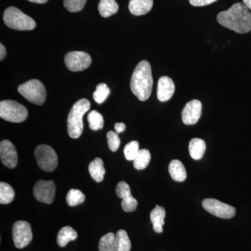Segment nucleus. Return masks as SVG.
<instances>
[{
	"label": "nucleus",
	"mask_w": 251,
	"mask_h": 251,
	"mask_svg": "<svg viewBox=\"0 0 251 251\" xmlns=\"http://www.w3.org/2000/svg\"><path fill=\"white\" fill-rule=\"evenodd\" d=\"M153 0H130L128 9L134 16H143L152 9Z\"/></svg>",
	"instance_id": "nucleus-15"
},
{
	"label": "nucleus",
	"mask_w": 251,
	"mask_h": 251,
	"mask_svg": "<svg viewBox=\"0 0 251 251\" xmlns=\"http://www.w3.org/2000/svg\"><path fill=\"white\" fill-rule=\"evenodd\" d=\"M202 113V103L200 100H191L186 104L182 112L181 118L185 125H196L200 120Z\"/></svg>",
	"instance_id": "nucleus-12"
},
{
	"label": "nucleus",
	"mask_w": 251,
	"mask_h": 251,
	"mask_svg": "<svg viewBox=\"0 0 251 251\" xmlns=\"http://www.w3.org/2000/svg\"><path fill=\"white\" fill-rule=\"evenodd\" d=\"M27 108L22 104L13 100L0 102V117L3 120L14 123H21L27 119Z\"/></svg>",
	"instance_id": "nucleus-6"
},
{
	"label": "nucleus",
	"mask_w": 251,
	"mask_h": 251,
	"mask_svg": "<svg viewBox=\"0 0 251 251\" xmlns=\"http://www.w3.org/2000/svg\"><path fill=\"white\" fill-rule=\"evenodd\" d=\"M18 92L24 98L36 105H43L46 99V91L40 80L33 79L18 87Z\"/></svg>",
	"instance_id": "nucleus-5"
},
{
	"label": "nucleus",
	"mask_w": 251,
	"mask_h": 251,
	"mask_svg": "<svg viewBox=\"0 0 251 251\" xmlns=\"http://www.w3.org/2000/svg\"><path fill=\"white\" fill-rule=\"evenodd\" d=\"M174 82L171 77L163 76L160 77L157 87V98L161 102L169 100L175 93Z\"/></svg>",
	"instance_id": "nucleus-14"
},
{
	"label": "nucleus",
	"mask_w": 251,
	"mask_h": 251,
	"mask_svg": "<svg viewBox=\"0 0 251 251\" xmlns=\"http://www.w3.org/2000/svg\"><path fill=\"white\" fill-rule=\"evenodd\" d=\"M116 193L117 196L119 198H122V199H123L126 196L131 195L129 185L125 182V181H120L117 184Z\"/></svg>",
	"instance_id": "nucleus-33"
},
{
	"label": "nucleus",
	"mask_w": 251,
	"mask_h": 251,
	"mask_svg": "<svg viewBox=\"0 0 251 251\" xmlns=\"http://www.w3.org/2000/svg\"><path fill=\"white\" fill-rule=\"evenodd\" d=\"M66 66L72 72H82L89 68L92 64L90 54L82 51L68 52L64 58Z\"/></svg>",
	"instance_id": "nucleus-9"
},
{
	"label": "nucleus",
	"mask_w": 251,
	"mask_h": 251,
	"mask_svg": "<svg viewBox=\"0 0 251 251\" xmlns=\"http://www.w3.org/2000/svg\"><path fill=\"white\" fill-rule=\"evenodd\" d=\"M31 226L27 221H16L13 226V239L18 249L27 247L32 240Z\"/></svg>",
	"instance_id": "nucleus-10"
},
{
	"label": "nucleus",
	"mask_w": 251,
	"mask_h": 251,
	"mask_svg": "<svg viewBox=\"0 0 251 251\" xmlns=\"http://www.w3.org/2000/svg\"><path fill=\"white\" fill-rule=\"evenodd\" d=\"M153 77L150 63L141 61L135 67L130 79V90L141 101L150 98L152 92Z\"/></svg>",
	"instance_id": "nucleus-2"
},
{
	"label": "nucleus",
	"mask_w": 251,
	"mask_h": 251,
	"mask_svg": "<svg viewBox=\"0 0 251 251\" xmlns=\"http://www.w3.org/2000/svg\"><path fill=\"white\" fill-rule=\"evenodd\" d=\"M244 4L251 11V0H243Z\"/></svg>",
	"instance_id": "nucleus-38"
},
{
	"label": "nucleus",
	"mask_w": 251,
	"mask_h": 251,
	"mask_svg": "<svg viewBox=\"0 0 251 251\" xmlns=\"http://www.w3.org/2000/svg\"><path fill=\"white\" fill-rule=\"evenodd\" d=\"M33 3H37V4H45L49 0H28Z\"/></svg>",
	"instance_id": "nucleus-37"
},
{
	"label": "nucleus",
	"mask_w": 251,
	"mask_h": 251,
	"mask_svg": "<svg viewBox=\"0 0 251 251\" xmlns=\"http://www.w3.org/2000/svg\"><path fill=\"white\" fill-rule=\"evenodd\" d=\"M217 21L221 25L239 34L251 31V10L244 3H236L227 11L219 13Z\"/></svg>",
	"instance_id": "nucleus-1"
},
{
	"label": "nucleus",
	"mask_w": 251,
	"mask_h": 251,
	"mask_svg": "<svg viewBox=\"0 0 251 251\" xmlns=\"http://www.w3.org/2000/svg\"><path fill=\"white\" fill-rule=\"evenodd\" d=\"M190 156L194 160H200L204 156L206 150V143L200 138H193L189 143Z\"/></svg>",
	"instance_id": "nucleus-18"
},
{
	"label": "nucleus",
	"mask_w": 251,
	"mask_h": 251,
	"mask_svg": "<svg viewBox=\"0 0 251 251\" xmlns=\"http://www.w3.org/2000/svg\"><path fill=\"white\" fill-rule=\"evenodd\" d=\"M115 129L117 133H122L126 129V125L124 123H116L115 125Z\"/></svg>",
	"instance_id": "nucleus-35"
},
{
	"label": "nucleus",
	"mask_w": 251,
	"mask_h": 251,
	"mask_svg": "<svg viewBox=\"0 0 251 251\" xmlns=\"http://www.w3.org/2000/svg\"><path fill=\"white\" fill-rule=\"evenodd\" d=\"M89 173L92 179L97 182H101L103 181L105 170L101 158H96L93 161L91 162L89 166Z\"/></svg>",
	"instance_id": "nucleus-19"
},
{
	"label": "nucleus",
	"mask_w": 251,
	"mask_h": 251,
	"mask_svg": "<svg viewBox=\"0 0 251 251\" xmlns=\"http://www.w3.org/2000/svg\"><path fill=\"white\" fill-rule=\"evenodd\" d=\"M166 210L161 206L156 205L151 211L150 219L153 225V229L157 233L163 232V226H164V219L166 217Z\"/></svg>",
	"instance_id": "nucleus-16"
},
{
	"label": "nucleus",
	"mask_w": 251,
	"mask_h": 251,
	"mask_svg": "<svg viewBox=\"0 0 251 251\" xmlns=\"http://www.w3.org/2000/svg\"><path fill=\"white\" fill-rule=\"evenodd\" d=\"M90 107V102L86 99H80L73 105L67 120L68 133L71 138L77 139L82 135L83 132L82 118Z\"/></svg>",
	"instance_id": "nucleus-3"
},
{
	"label": "nucleus",
	"mask_w": 251,
	"mask_h": 251,
	"mask_svg": "<svg viewBox=\"0 0 251 251\" xmlns=\"http://www.w3.org/2000/svg\"><path fill=\"white\" fill-rule=\"evenodd\" d=\"M217 0H189L190 4L194 6H204L212 4Z\"/></svg>",
	"instance_id": "nucleus-34"
},
{
	"label": "nucleus",
	"mask_w": 251,
	"mask_h": 251,
	"mask_svg": "<svg viewBox=\"0 0 251 251\" xmlns=\"http://www.w3.org/2000/svg\"><path fill=\"white\" fill-rule=\"evenodd\" d=\"M3 19L7 27L16 30H32L36 25L33 18L14 6H10L5 10Z\"/></svg>",
	"instance_id": "nucleus-4"
},
{
	"label": "nucleus",
	"mask_w": 251,
	"mask_h": 251,
	"mask_svg": "<svg viewBox=\"0 0 251 251\" xmlns=\"http://www.w3.org/2000/svg\"><path fill=\"white\" fill-rule=\"evenodd\" d=\"M77 237L76 231L70 226H66L59 230L57 235V244L60 247H65L68 243L75 240Z\"/></svg>",
	"instance_id": "nucleus-21"
},
{
	"label": "nucleus",
	"mask_w": 251,
	"mask_h": 251,
	"mask_svg": "<svg viewBox=\"0 0 251 251\" xmlns=\"http://www.w3.org/2000/svg\"><path fill=\"white\" fill-rule=\"evenodd\" d=\"M202 204L206 211L221 219H232L236 214V209L234 206L213 198L204 199Z\"/></svg>",
	"instance_id": "nucleus-8"
},
{
	"label": "nucleus",
	"mask_w": 251,
	"mask_h": 251,
	"mask_svg": "<svg viewBox=\"0 0 251 251\" xmlns=\"http://www.w3.org/2000/svg\"><path fill=\"white\" fill-rule=\"evenodd\" d=\"M87 0H64V6L69 12H78L85 7Z\"/></svg>",
	"instance_id": "nucleus-30"
},
{
	"label": "nucleus",
	"mask_w": 251,
	"mask_h": 251,
	"mask_svg": "<svg viewBox=\"0 0 251 251\" xmlns=\"http://www.w3.org/2000/svg\"><path fill=\"white\" fill-rule=\"evenodd\" d=\"M14 190L7 183H0V203L1 204H9L14 201Z\"/></svg>",
	"instance_id": "nucleus-24"
},
{
	"label": "nucleus",
	"mask_w": 251,
	"mask_h": 251,
	"mask_svg": "<svg viewBox=\"0 0 251 251\" xmlns=\"http://www.w3.org/2000/svg\"><path fill=\"white\" fill-rule=\"evenodd\" d=\"M110 89L108 85L105 83H100L97 85V90L94 92L93 97L94 100L97 103H103L110 94Z\"/></svg>",
	"instance_id": "nucleus-28"
},
{
	"label": "nucleus",
	"mask_w": 251,
	"mask_h": 251,
	"mask_svg": "<svg viewBox=\"0 0 251 251\" xmlns=\"http://www.w3.org/2000/svg\"><path fill=\"white\" fill-rule=\"evenodd\" d=\"M6 55V50L3 44H0V60H3Z\"/></svg>",
	"instance_id": "nucleus-36"
},
{
	"label": "nucleus",
	"mask_w": 251,
	"mask_h": 251,
	"mask_svg": "<svg viewBox=\"0 0 251 251\" xmlns=\"http://www.w3.org/2000/svg\"><path fill=\"white\" fill-rule=\"evenodd\" d=\"M55 184L52 181L39 180L34 188V196L39 202L51 204L55 196Z\"/></svg>",
	"instance_id": "nucleus-11"
},
{
	"label": "nucleus",
	"mask_w": 251,
	"mask_h": 251,
	"mask_svg": "<svg viewBox=\"0 0 251 251\" xmlns=\"http://www.w3.org/2000/svg\"><path fill=\"white\" fill-rule=\"evenodd\" d=\"M98 9L102 17L108 18L116 14L119 6L115 0H100Z\"/></svg>",
	"instance_id": "nucleus-20"
},
{
	"label": "nucleus",
	"mask_w": 251,
	"mask_h": 251,
	"mask_svg": "<svg viewBox=\"0 0 251 251\" xmlns=\"http://www.w3.org/2000/svg\"><path fill=\"white\" fill-rule=\"evenodd\" d=\"M0 158L1 163L7 168H16L18 164V153L13 143L7 140L0 143Z\"/></svg>",
	"instance_id": "nucleus-13"
},
{
	"label": "nucleus",
	"mask_w": 251,
	"mask_h": 251,
	"mask_svg": "<svg viewBox=\"0 0 251 251\" xmlns=\"http://www.w3.org/2000/svg\"><path fill=\"white\" fill-rule=\"evenodd\" d=\"M85 200V195L80 190L71 189L67 193L66 201L68 205L70 206H76L81 203L84 202Z\"/></svg>",
	"instance_id": "nucleus-27"
},
{
	"label": "nucleus",
	"mask_w": 251,
	"mask_h": 251,
	"mask_svg": "<svg viewBox=\"0 0 251 251\" xmlns=\"http://www.w3.org/2000/svg\"><path fill=\"white\" fill-rule=\"evenodd\" d=\"M138 201L131 195L126 196L122 199V207L126 212H132L136 209Z\"/></svg>",
	"instance_id": "nucleus-31"
},
{
	"label": "nucleus",
	"mask_w": 251,
	"mask_h": 251,
	"mask_svg": "<svg viewBox=\"0 0 251 251\" xmlns=\"http://www.w3.org/2000/svg\"><path fill=\"white\" fill-rule=\"evenodd\" d=\"M168 171L172 179L178 182L185 181L187 176L184 166L179 160L172 161L168 166Z\"/></svg>",
	"instance_id": "nucleus-17"
},
{
	"label": "nucleus",
	"mask_w": 251,
	"mask_h": 251,
	"mask_svg": "<svg viewBox=\"0 0 251 251\" xmlns=\"http://www.w3.org/2000/svg\"><path fill=\"white\" fill-rule=\"evenodd\" d=\"M117 251H130L131 243L128 234L124 229L117 231L116 234Z\"/></svg>",
	"instance_id": "nucleus-25"
},
{
	"label": "nucleus",
	"mask_w": 251,
	"mask_h": 251,
	"mask_svg": "<svg viewBox=\"0 0 251 251\" xmlns=\"http://www.w3.org/2000/svg\"><path fill=\"white\" fill-rule=\"evenodd\" d=\"M150 159H151V154L150 151L146 149L140 150L139 153L133 161V166L135 169L141 171L147 168L150 163Z\"/></svg>",
	"instance_id": "nucleus-23"
},
{
	"label": "nucleus",
	"mask_w": 251,
	"mask_h": 251,
	"mask_svg": "<svg viewBox=\"0 0 251 251\" xmlns=\"http://www.w3.org/2000/svg\"><path fill=\"white\" fill-rule=\"evenodd\" d=\"M89 126L90 129L98 130L102 129L104 126V120L103 115L99 113L97 110H92L87 116Z\"/></svg>",
	"instance_id": "nucleus-26"
},
{
	"label": "nucleus",
	"mask_w": 251,
	"mask_h": 251,
	"mask_svg": "<svg viewBox=\"0 0 251 251\" xmlns=\"http://www.w3.org/2000/svg\"><path fill=\"white\" fill-rule=\"evenodd\" d=\"M107 139H108L109 149L112 151H116L120 148V143H121L118 133L110 130L107 133Z\"/></svg>",
	"instance_id": "nucleus-32"
},
{
	"label": "nucleus",
	"mask_w": 251,
	"mask_h": 251,
	"mask_svg": "<svg viewBox=\"0 0 251 251\" xmlns=\"http://www.w3.org/2000/svg\"><path fill=\"white\" fill-rule=\"evenodd\" d=\"M139 151V143L135 140L127 144L124 150L126 159L128 161H134L135 157L137 156Z\"/></svg>",
	"instance_id": "nucleus-29"
},
{
	"label": "nucleus",
	"mask_w": 251,
	"mask_h": 251,
	"mask_svg": "<svg viewBox=\"0 0 251 251\" xmlns=\"http://www.w3.org/2000/svg\"><path fill=\"white\" fill-rule=\"evenodd\" d=\"M99 251H117L116 234L108 233L100 238Z\"/></svg>",
	"instance_id": "nucleus-22"
},
{
	"label": "nucleus",
	"mask_w": 251,
	"mask_h": 251,
	"mask_svg": "<svg viewBox=\"0 0 251 251\" xmlns=\"http://www.w3.org/2000/svg\"><path fill=\"white\" fill-rule=\"evenodd\" d=\"M34 156L38 166L42 171L50 173L58 165V157L55 151L47 145H40L36 148Z\"/></svg>",
	"instance_id": "nucleus-7"
}]
</instances>
